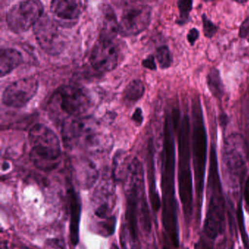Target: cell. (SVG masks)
Here are the masks:
<instances>
[{
	"label": "cell",
	"instance_id": "obj_14",
	"mask_svg": "<svg viewBox=\"0 0 249 249\" xmlns=\"http://www.w3.org/2000/svg\"><path fill=\"white\" fill-rule=\"evenodd\" d=\"M82 2L75 0H54L51 2L53 19L59 27L75 25L82 12Z\"/></svg>",
	"mask_w": 249,
	"mask_h": 249
},
{
	"label": "cell",
	"instance_id": "obj_10",
	"mask_svg": "<svg viewBox=\"0 0 249 249\" xmlns=\"http://www.w3.org/2000/svg\"><path fill=\"white\" fill-rule=\"evenodd\" d=\"M59 27L53 19L44 15L33 27L39 46L52 56L59 54L65 48V36L59 30Z\"/></svg>",
	"mask_w": 249,
	"mask_h": 249
},
{
	"label": "cell",
	"instance_id": "obj_9",
	"mask_svg": "<svg viewBox=\"0 0 249 249\" xmlns=\"http://www.w3.org/2000/svg\"><path fill=\"white\" fill-rule=\"evenodd\" d=\"M59 108L70 117H81L92 105L91 97L85 88L68 85L61 87L55 93Z\"/></svg>",
	"mask_w": 249,
	"mask_h": 249
},
{
	"label": "cell",
	"instance_id": "obj_6",
	"mask_svg": "<svg viewBox=\"0 0 249 249\" xmlns=\"http://www.w3.org/2000/svg\"><path fill=\"white\" fill-rule=\"evenodd\" d=\"M127 189H126V220L129 237L132 245L136 246L138 241V216L139 206L145 197L144 191L143 167L140 160L134 157L126 167Z\"/></svg>",
	"mask_w": 249,
	"mask_h": 249
},
{
	"label": "cell",
	"instance_id": "obj_4",
	"mask_svg": "<svg viewBox=\"0 0 249 249\" xmlns=\"http://www.w3.org/2000/svg\"><path fill=\"white\" fill-rule=\"evenodd\" d=\"M190 121L189 116L182 118L178 135L179 196L183 215L187 223L193 214V186L190 166Z\"/></svg>",
	"mask_w": 249,
	"mask_h": 249
},
{
	"label": "cell",
	"instance_id": "obj_13",
	"mask_svg": "<svg viewBox=\"0 0 249 249\" xmlns=\"http://www.w3.org/2000/svg\"><path fill=\"white\" fill-rule=\"evenodd\" d=\"M89 62L91 67L100 72L114 70L119 62V53L113 40L99 39L91 51Z\"/></svg>",
	"mask_w": 249,
	"mask_h": 249
},
{
	"label": "cell",
	"instance_id": "obj_5",
	"mask_svg": "<svg viewBox=\"0 0 249 249\" xmlns=\"http://www.w3.org/2000/svg\"><path fill=\"white\" fill-rule=\"evenodd\" d=\"M32 146L30 159L36 167L50 171L59 165L61 147L56 134L44 124L35 125L29 132Z\"/></svg>",
	"mask_w": 249,
	"mask_h": 249
},
{
	"label": "cell",
	"instance_id": "obj_34",
	"mask_svg": "<svg viewBox=\"0 0 249 249\" xmlns=\"http://www.w3.org/2000/svg\"><path fill=\"white\" fill-rule=\"evenodd\" d=\"M110 249H120L119 248V246L116 244V243H113L112 244L111 247H110Z\"/></svg>",
	"mask_w": 249,
	"mask_h": 249
},
{
	"label": "cell",
	"instance_id": "obj_18",
	"mask_svg": "<svg viewBox=\"0 0 249 249\" xmlns=\"http://www.w3.org/2000/svg\"><path fill=\"white\" fill-rule=\"evenodd\" d=\"M206 81L208 89L213 97L221 100L225 94V89L219 71L216 68H212L207 75Z\"/></svg>",
	"mask_w": 249,
	"mask_h": 249
},
{
	"label": "cell",
	"instance_id": "obj_22",
	"mask_svg": "<svg viewBox=\"0 0 249 249\" xmlns=\"http://www.w3.org/2000/svg\"><path fill=\"white\" fill-rule=\"evenodd\" d=\"M156 59L158 62L160 68L167 69L173 64V55L167 46H160L156 50Z\"/></svg>",
	"mask_w": 249,
	"mask_h": 249
},
{
	"label": "cell",
	"instance_id": "obj_24",
	"mask_svg": "<svg viewBox=\"0 0 249 249\" xmlns=\"http://www.w3.org/2000/svg\"><path fill=\"white\" fill-rule=\"evenodd\" d=\"M116 219L115 216L109 217L103 222L100 223V234L105 236L111 235L116 229Z\"/></svg>",
	"mask_w": 249,
	"mask_h": 249
},
{
	"label": "cell",
	"instance_id": "obj_26",
	"mask_svg": "<svg viewBox=\"0 0 249 249\" xmlns=\"http://www.w3.org/2000/svg\"><path fill=\"white\" fill-rule=\"evenodd\" d=\"M109 212V205L107 202L101 204L97 209L94 211V214L97 218L100 219H107L109 217H107V214Z\"/></svg>",
	"mask_w": 249,
	"mask_h": 249
},
{
	"label": "cell",
	"instance_id": "obj_8",
	"mask_svg": "<svg viewBox=\"0 0 249 249\" xmlns=\"http://www.w3.org/2000/svg\"><path fill=\"white\" fill-rule=\"evenodd\" d=\"M43 3L37 0L17 2L7 12V24L11 31L21 34L34 27L43 17Z\"/></svg>",
	"mask_w": 249,
	"mask_h": 249
},
{
	"label": "cell",
	"instance_id": "obj_15",
	"mask_svg": "<svg viewBox=\"0 0 249 249\" xmlns=\"http://www.w3.org/2000/svg\"><path fill=\"white\" fill-rule=\"evenodd\" d=\"M119 34V22L110 5L103 4L101 7V21L99 39L113 40Z\"/></svg>",
	"mask_w": 249,
	"mask_h": 249
},
{
	"label": "cell",
	"instance_id": "obj_27",
	"mask_svg": "<svg viewBox=\"0 0 249 249\" xmlns=\"http://www.w3.org/2000/svg\"><path fill=\"white\" fill-rule=\"evenodd\" d=\"M239 37L249 41V17L246 18L242 23L239 30Z\"/></svg>",
	"mask_w": 249,
	"mask_h": 249
},
{
	"label": "cell",
	"instance_id": "obj_23",
	"mask_svg": "<svg viewBox=\"0 0 249 249\" xmlns=\"http://www.w3.org/2000/svg\"><path fill=\"white\" fill-rule=\"evenodd\" d=\"M202 22L204 36L207 38H212L218 32V27L205 14L202 16Z\"/></svg>",
	"mask_w": 249,
	"mask_h": 249
},
{
	"label": "cell",
	"instance_id": "obj_7",
	"mask_svg": "<svg viewBox=\"0 0 249 249\" xmlns=\"http://www.w3.org/2000/svg\"><path fill=\"white\" fill-rule=\"evenodd\" d=\"M62 133L64 143L70 148L81 145L96 148L103 141L97 122L91 117L68 118L62 124Z\"/></svg>",
	"mask_w": 249,
	"mask_h": 249
},
{
	"label": "cell",
	"instance_id": "obj_2",
	"mask_svg": "<svg viewBox=\"0 0 249 249\" xmlns=\"http://www.w3.org/2000/svg\"><path fill=\"white\" fill-rule=\"evenodd\" d=\"M209 202L202 232L203 249H209L218 235L222 234L225 224V200L218 173L216 150L211 144L208 174Z\"/></svg>",
	"mask_w": 249,
	"mask_h": 249
},
{
	"label": "cell",
	"instance_id": "obj_3",
	"mask_svg": "<svg viewBox=\"0 0 249 249\" xmlns=\"http://www.w3.org/2000/svg\"><path fill=\"white\" fill-rule=\"evenodd\" d=\"M192 158L198 209L200 211L206 169L208 137L199 96L192 100Z\"/></svg>",
	"mask_w": 249,
	"mask_h": 249
},
{
	"label": "cell",
	"instance_id": "obj_36",
	"mask_svg": "<svg viewBox=\"0 0 249 249\" xmlns=\"http://www.w3.org/2000/svg\"><path fill=\"white\" fill-rule=\"evenodd\" d=\"M233 249V248H232V249Z\"/></svg>",
	"mask_w": 249,
	"mask_h": 249
},
{
	"label": "cell",
	"instance_id": "obj_28",
	"mask_svg": "<svg viewBox=\"0 0 249 249\" xmlns=\"http://www.w3.org/2000/svg\"><path fill=\"white\" fill-rule=\"evenodd\" d=\"M199 37V32L196 28H192L188 33L186 38L191 46H193Z\"/></svg>",
	"mask_w": 249,
	"mask_h": 249
},
{
	"label": "cell",
	"instance_id": "obj_20",
	"mask_svg": "<svg viewBox=\"0 0 249 249\" xmlns=\"http://www.w3.org/2000/svg\"><path fill=\"white\" fill-rule=\"evenodd\" d=\"M155 170H154V160L153 154L150 156L149 162H148V187H149V198L151 207L154 212H157L161 207V199L157 192L156 186Z\"/></svg>",
	"mask_w": 249,
	"mask_h": 249
},
{
	"label": "cell",
	"instance_id": "obj_25",
	"mask_svg": "<svg viewBox=\"0 0 249 249\" xmlns=\"http://www.w3.org/2000/svg\"><path fill=\"white\" fill-rule=\"evenodd\" d=\"M237 218L238 221L239 227L241 232L242 238L246 245H247V236H246V229H245L244 221H243V209L241 204H239L237 211Z\"/></svg>",
	"mask_w": 249,
	"mask_h": 249
},
{
	"label": "cell",
	"instance_id": "obj_17",
	"mask_svg": "<svg viewBox=\"0 0 249 249\" xmlns=\"http://www.w3.org/2000/svg\"><path fill=\"white\" fill-rule=\"evenodd\" d=\"M22 54L15 49H2L0 52V75L5 76L23 63Z\"/></svg>",
	"mask_w": 249,
	"mask_h": 249
},
{
	"label": "cell",
	"instance_id": "obj_35",
	"mask_svg": "<svg viewBox=\"0 0 249 249\" xmlns=\"http://www.w3.org/2000/svg\"><path fill=\"white\" fill-rule=\"evenodd\" d=\"M162 249H169L168 247H167V246H164V247H163Z\"/></svg>",
	"mask_w": 249,
	"mask_h": 249
},
{
	"label": "cell",
	"instance_id": "obj_33",
	"mask_svg": "<svg viewBox=\"0 0 249 249\" xmlns=\"http://www.w3.org/2000/svg\"><path fill=\"white\" fill-rule=\"evenodd\" d=\"M123 235L122 234V237H121V239H122V247H123V249H127V248H126V243H125V238H124V231L123 230Z\"/></svg>",
	"mask_w": 249,
	"mask_h": 249
},
{
	"label": "cell",
	"instance_id": "obj_12",
	"mask_svg": "<svg viewBox=\"0 0 249 249\" xmlns=\"http://www.w3.org/2000/svg\"><path fill=\"white\" fill-rule=\"evenodd\" d=\"M38 81L33 76L26 77L14 81L5 88L2 93V101L5 106L21 108L37 94Z\"/></svg>",
	"mask_w": 249,
	"mask_h": 249
},
{
	"label": "cell",
	"instance_id": "obj_1",
	"mask_svg": "<svg viewBox=\"0 0 249 249\" xmlns=\"http://www.w3.org/2000/svg\"><path fill=\"white\" fill-rule=\"evenodd\" d=\"M172 121L166 118L164 128L161 192H162V223L164 230L174 247L179 246L178 204L175 188L176 148Z\"/></svg>",
	"mask_w": 249,
	"mask_h": 249
},
{
	"label": "cell",
	"instance_id": "obj_11",
	"mask_svg": "<svg viewBox=\"0 0 249 249\" xmlns=\"http://www.w3.org/2000/svg\"><path fill=\"white\" fill-rule=\"evenodd\" d=\"M151 18L149 5L129 3L124 8L119 21V34L124 37L137 36L146 30Z\"/></svg>",
	"mask_w": 249,
	"mask_h": 249
},
{
	"label": "cell",
	"instance_id": "obj_31",
	"mask_svg": "<svg viewBox=\"0 0 249 249\" xmlns=\"http://www.w3.org/2000/svg\"><path fill=\"white\" fill-rule=\"evenodd\" d=\"M219 122L221 126L223 128H225L228 124V116H227L226 113H221L219 116Z\"/></svg>",
	"mask_w": 249,
	"mask_h": 249
},
{
	"label": "cell",
	"instance_id": "obj_21",
	"mask_svg": "<svg viewBox=\"0 0 249 249\" xmlns=\"http://www.w3.org/2000/svg\"><path fill=\"white\" fill-rule=\"evenodd\" d=\"M179 11V17L176 20V24L184 26L189 21L190 14L193 8V2L190 0H180L177 2Z\"/></svg>",
	"mask_w": 249,
	"mask_h": 249
},
{
	"label": "cell",
	"instance_id": "obj_19",
	"mask_svg": "<svg viewBox=\"0 0 249 249\" xmlns=\"http://www.w3.org/2000/svg\"><path fill=\"white\" fill-rule=\"evenodd\" d=\"M144 92H145V87L143 83L140 80H133L128 84L124 91V102L127 106H133L142 98Z\"/></svg>",
	"mask_w": 249,
	"mask_h": 249
},
{
	"label": "cell",
	"instance_id": "obj_29",
	"mask_svg": "<svg viewBox=\"0 0 249 249\" xmlns=\"http://www.w3.org/2000/svg\"><path fill=\"white\" fill-rule=\"evenodd\" d=\"M142 66L147 69L151 70V71H156L157 70V65L155 62V57L153 55H149L147 56L142 62Z\"/></svg>",
	"mask_w": 249,
	"mask_h": 249
},
{
	"label": "cell",
	"instance_id": "obj_16",
	"mask_svg": "<svg viewBox=\"0 0 249 249\" xmlns=\"http://www.w3.org/2000/svg\"><path fill=\"white\" fill-rule=\"evenodd\" d=\"M70 209H71V224L70 234L71 243L77 246L79 242V227L81 215V200L74 189H70Z\"/></svg>",
	"mask_w": 249,
	"mask_h": 249
},
{
	"label": "cell",
	"instance_id": "obj_30",
	"mask_svg": "<svg viewBox=\"0 0 249 249\" xmlns=\"http://www.w3.org/2000/svg\"><path fill=\"white\" fill-rule=\"evenodd\" d=\"M132 120L135 122V124H138V125H141L143 121V116H142V112L141 108L136 109L132 116Z\"/></svg>",
	"mask_w": 249,
	"mask_h": 249
},
{
	"label": "cell",
	"instance_id": "obj_32",
	"mask_svg": "<svg viewBox=\"0 0 249 249\" xmlns=\"http://www.w3.org/2000/svg\"><path fill=\"white\" fill-rule=\"evenodd\" d=\"M244 196L246 202L249 205V178L246 180V186H245Z\"/></svg>",
	"mask_w": 249,
	"mask_h": 249
}]
</instances>
